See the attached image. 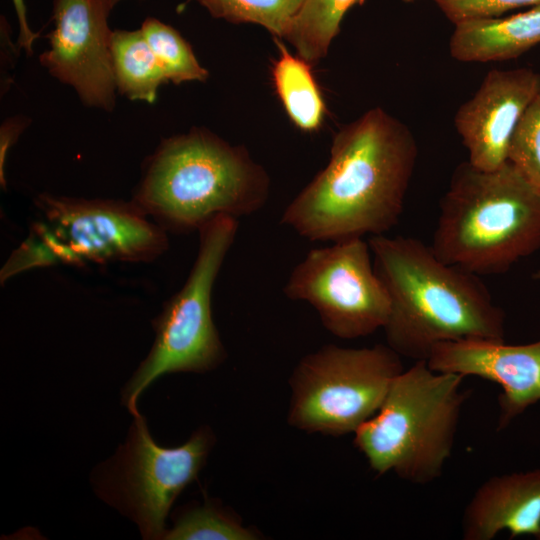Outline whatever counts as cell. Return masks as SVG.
<instances>
[{"instance_id": "8fae6325", "label": "cell", "mask_w": 540, "mask_h": 540, "mask_svg": "<svg viewBox=\"0 0 540 540\" xmlns=\"http://www.w3.org/2000/svg\"><path fill=\"white\" fill-rule=\"evenodd\" d=\"M109 0H53L49 49L39 56L54 78L71 86L87 106L113 110L116 85L111 58Z\"/></svg>"}, {"instance_id": "d6986e66", "label": "cell", "mask_w": 540, "mask_h": 540, "mask_svg": "<svg viewBox=\"0 0 540 540\" xmlns=\"http://www.w3.org/2000/svg\"><path fill=\"white\" fill-rule=\"evenodd\" d=\"M155 54L167 82H204L208 71L199 63L190 44L173 27L156 18H147L140 28Z\"/></svg>"}, {"instance_id": "5b68a950", "label": "cell", "mask_w": 540, "mask_h": 540, "mask_svg": "<svg viewBox=\"0 0 540 540\" xmlns=\"http://www.w3.org/2000/svg\"><path fill=\"white\" fill-rule=\"evenodd\" d=\"M463 379L436 372L425 360L403 370L375 415L354 432V445L371 469L419 485L439 478L470 394L462 388Z\"/></svg>"}, {"instance_id": "ba28073f", "label": "cell", "mask_w": 540, "mask_h": 540, "mask_svg": "<svg viewBox=\"0 0 540 540\" xmlns=\"http://www.w3.org/2000/svg\"><path fill=\"white\" fill-rule=\"evenodd\" d=\"M403 370L401 356L387 344L324 345L293 370L288 423L307 433H354L375 415Z\"/></svg>"}, {"instance_id": "3957f363", "label": "cell", "mask_w": 540, "mask_h": 540, "mask_svg": "<svg viewBox=\"0 0 540 540\" xmlns=\"http://www.w3.org/2000/svg\"><path fill=\"white\" fill-rule=\"evenodd\" d=\"M271 180L244 146L205 128L163 140L144 166L132 201L166 231H198L218 215L261 210Z\"/></svg>"}, {"instance_id": "8992f818", "label": "cell", "mask_w": 540, "mask_h": 540, "mask_svg": "<svg viewBox=\"0 0 540 540\" xmlns=\"http://www.w3.org/2000/svg\"><path fill=\"white\" fill-rule=\"evenodd\" d=\"M27 238L1 269V282L27 270L66 264L148 262L168 248L166 230L131 200L41 194Z\"/></svg>"}, {"instance_id": "5bb4252c", "label": "cell", "mask_w": 540, "mask_h": 540, "mask_svg": "<svg viewBox=\"0 0 540 540\" xmlns=\"http://www.w3.org/2000/svg\"><path fill=\"white\" fill-rule=\"evenodd\" d=\"M503 530L510 538L540 537V469L485 480L464 508V540H491Z\"/></svg>"}, {"instance_id": "7402d4cb", "label": "cell", "mask_w": 540, "mask_h": 540, "mask_svg": "<svg viewBox=\"0 0 540 540\" xmlns=\"http://www.w3.org/2000/svg\"><path fill=\"white\" fill-rule=\"evenodd\" d=\"M507 161L540 196V92L529 104L512 134Z\"/></svg>"}, {"instance_id": "9a60e30c", "label": "cell", "mask_w": 540, "mask_h": 540, "mask_svg": "<svg viewBox=\"0 0 540 540\" xmlns=\"http://www.w3.org/2000/svg\"><path fill=\"white\" fill-rule=\"evenodd\" d=\"M451 56L460 62L514 59L540 44V4L504 18H485L454 25Z\"/></svg>"}, {"instance_id": "cb8c5ba5", "label": "cell", "mask_w": 540, "mask_h": 540, "mask_svg": "<svg viewBox=\"0 0 540 540\" xmlns=\"http://www.w3.org/2000/svg\"><path fill=\"white\" fill-rule=\"evenodd\" d=\"M29 125V120L24 116H15L6 119L0 129V182L2 187H6L5 161L7 153L12 145L17 141L20 134Z\"/></svg>"}, {"instance_id": "7c38bea8", "label": "cell", "mask_w": 540, "mask_h": 540, "mask_svg": "<svg viewBox=\"0 0 540 540\" xmlns=\"http://www.w3.org/2000/svg\"><path fill=\"white\" fill-rule=\"evenodd\" d=\"M539 92L540 74L531 68L489 71L454 117L467 161L481 170L504 165L512 134Z\"/></svg>"}, {"instance_id": "52a82bcc", "label": "cell", "mask_w": 540, "mask_h": 540, "mask_svg": "<svg viewBox=\"0 0 540 540\" xmlns=\"http://www.w3.org/2000/svg\"><path fill=\"white\" fill-rule=\"evenodd\" d=\"M238 232V219L218 215L199 230L195 261L182 288L154 320L155 340L122 392L133 415L143 391L167 373H204L219 366L226 351L212 317L214 283Z\"/></svg>"}, {"instance_id": "2e32d148", "label": "cell", "mask_w": 540, "mask_h": 540, "mask_svg": "<svg viewBox=\"0 0 540 540\" xmlns=\"http://www.w3.org/2000/svg\"><path fill=\"white\" fill-rule=\"evenodd\" d=\"M279 56L272 67L276 93L291 121L302 131L321 126L326 105L311 71V64L293 55L279 38H274Z\"/></svg>"}, {"instance_id": "7a4b0ae2", "label": "cell", "mask_w": 540, "mask_h": 540, "mask_svg": "<svg viewBox=\"0 0 540 540\" xmlns=\"http://www.w3.org/2000/svg\"><path fill=\"white\" fill-rule=\"evenodd\" d=\"M374 270L390 311L387 345L401 357L427 360L439 343L505 341V314L478 275L442 261L417 238L370 236Z\"/></svg>"}, {"instance_id": "30bf717a", "label": "cell", "mask_w": 540, "mask_h": 540, "mask_svg": "<svg viewBox=\"0 0 540 540\" xmlns=\"http://www.w3.org/2000/svg\"><path fill=\"white\" fill-rule=\"evenodd\" d=\"M283 292L309 303L323 326L341 339L369 336L383 329L389 316V296L363 238L311 249L292 269Z\"/></svg>"}, {"instance_id": "83f0119b", "label": "cell", "mask_w": 540, "mask_h": 540, "mask_svg": "<svg viewBox=\"0 0 540 540\" xmlns=\"http://www.w3.org/2000/svg\"><path fill=\"white\" fill-rule=\"evenodd\" d=\"M403 1L410 3V2L417 1V0H403Z\"/></svg>"}, {"instance_id": "277c9868", "label": "cell", "mask_w": 540, "mask_h": 540, "mask_svg": "<svg viewBox=\"0 0 540 540\" xmlns=\"http://www.w3.org/2000/svg\"><path fill=\"white\" fill-rule=\"evenodd\" d=\"M431 247L445 263L475 275L506 272L540 247V196L510 162L453 172Z\"/></svg>"}, {"instance_id": "e0dca14e", "label": "cell", "mask_w": 540, "mask_h": 540, "mask_svg": "<svg viewBox=\"0 0 540 540\" xmlns=\"http://www.w3.org/2000/svg\"><path fill=\"white\" fill-rule=\"evenodd\" d=\"M110 47L118 92L130 100L155 102L167 80L141 30H113Z\"/></svg>"}, {"instance_id": "6da1fadb", "label": "cell", "mask_w": 540, "mask_h": 540, "mask_svg": "<svg viewBox=\"0 0 540 540\" xmlns=\"http://www.w3.org/2000/svg\"><path fill=\"white\" fill-rule=\"evenodd\" d=\"M417 156L409 127L372 108L335 133L327 165L291 200L280 223L312 242L385 234L399 222Z\"/></svg>"}, {"instance_id": "4fadbf2b", "label": "cell", "mask_w": 540, "mask_h": 540, "mask_svg": "<svg viewBox=\"0 0 540 540\" xmlns=\"http://www.w3.org/2000/svg\"><path fill=\"white\" fill-rule=\"evenodd\" d=\"M426 361L436 372L476 376L498 384V431L540 401V340L524 345L484 339L443 342Z\"/></svg>"}, {"instance_id": "603a6c76", "label": "cell", "mask_w": 540, "mask_h": 540, "mask_svg": "<svg viewBox=\"0 0 540 540\" xmlns=\"http://www.w3.org/2000/svg\"><path fill=\"white\" fill-rule=\"evenodd\" d=\"M454 25L476 19L495 18L521 7L536 6L540 0H433Z\"/></svg>"}, {"instance_id": "484cf974", "label": "cell", "mask_w": 540, "mask_h": 540, "mask_svg": "<svg viewBox=\"0 0 540 540\" xmlns=\"http://www.w3.org/2000/svg\"><path fill=\"white\" fill-rule=\"evenodd\" d=\"M120 1H121V0H109L110 5H111L112 8H114L115 5H117Z\"/></svg>"}, {"instance_id": "9c48e42d", "label": "cell", "mask_w": 540, "mask_h": 540, "mask_svg": "<svg viewBox=\"0 0 540 540\" xmlns=\"http://www.w3.org/2000/svg\"><path fill=\"white\" fill-rule=\"evenodd\" d=\"M132 416L125 443L95 471V489L137 524L144 539H163L170 508L204 466L213 434L201 427L182 445L163 447L152 438L145 417L139 411Z\"/></svg>"}, {"instance_id": "ffe728a7", "label": "cell", "mask_w": 540, "mask_h": 540, "mask_svg": "<svg viewBox=\"0 0 540 540\" xmlns=\"http://www.w3.org/2000/svg\"><path fill=\"white\" fill-rule=\"evenodd\" d=\"M209 14L232 23L257 24L284 38L304 0H194Z\"/></svg>"}, {"instance_id": "d4e9b609", "label": "cell", "mask_w": 540, "mask_h": 540, "mask_svg": "<svg viewBox=\"0 0 540 540\" xmlns=\"http://www.w3.org/2000/svg\"><path fill=\"white\" fill-rule=\"evenodd\" d=\"M19 24V35L17 46L24 49L27 55L33 53L34 41L38 38V33L34 32L28 23L27 10L24 0H12Z\"/></svg>"}, {"instance_id": "ac0fdd59", "label": "cell", "mask_w": 540, "mask_h": 540, "mask_svg": "<svg viewBox=\"0 0 540 540\" xmlns=\"http://www.w3.org/2000/svg\"><path fill=\"white\" fill-rule=\"evenodd\" d=\"M364 0H304L284 39L310 64L323 59L345 14Z\"/></svg>"}, {"instance_id": "44dd1931", "label": "cell", "mask_w": 540, "mask_h": 540, "mask_svg": "<svg viewBox=\"0 0 540 540\" xmlns=\"http://www.w3.org/2000/svg\"><path fill=\"white\" fill-rule=\"evenodd\" d=\"M257 535L220 506L206 502L179 513L166 540H253Z\"/></svg>"}, {"instance_id": "f1b7e54d", "label": "cell", "mask_w": 540, "mask_h": 540, "mask_svg": "<svg viewBox=\"0 0 540 540\" xmlns=\"http://www.w3.org/2000/svg\"><path fill=\"white\" fill-rule=\"evenodd\" d=\"M538 539H540V537Z\"/></svg>"}, {"instance_id": "4316f807", "label": "cell", "mask_w": 540, "mask_h": 540, "mask_svg": "<svg viewBox=\"0 0 540 540\" xmlns=\"http://www.w3.org/2000/svg\"><path fill=\"white\" fill-rule=\"evenodd\" d=\"M536 277H537L538 279H540V269H539V271L537 272Z\"/></svg>"}]
</instances>
